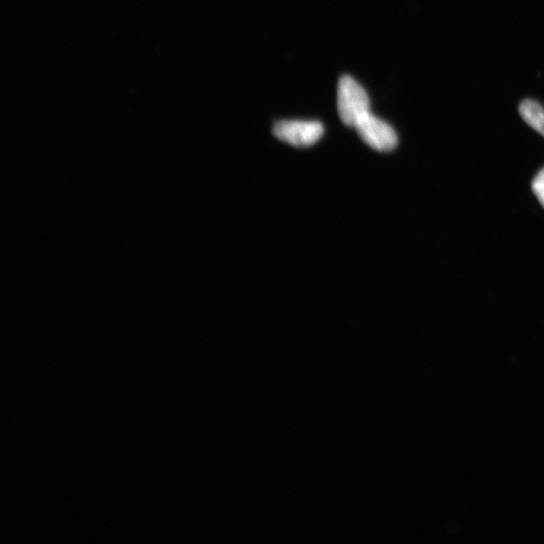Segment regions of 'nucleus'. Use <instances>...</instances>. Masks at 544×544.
I'll return each mask as SVG.
<instances>
[{
    "mask_svg": "<svg viewBox=\"0 0 544 544\" xmlns=\"http://www.w3.org/2000/svg\"><path fill=\"white\" fill-rule=\"evenodd\" d=\"M338 113L341 121L354 127L370 112V100L365 89L352 77L343 76L338 84Z\"/></svg>",
    "mask_w": 544,
    "mask_h": 544,
    "instance_id": "f257e3e1",
    "label": "nucleus"
},
{
    "mask_svg": "<svg viewBox=\"0 0 544 544\" xmlns=\"http://www.w3.org/2000/svg\"><path fill=\"white\" fill-rule=\"evenodd\" d=\"M277 139L297 148L315 145L324 134V125L319 121L284 120L275 124Z\"/></svg>",
    "mask_w": 544,
    "mask_h": 544,
    "instance_id": "f03ea898",
    "label": "nucleus"
},
{
    "mask_svg": "<svg viewBox=\"0 0 544 544\" xmlns=\"http://www.w3.org/2000/svg\"><path fill=\"white\" fill-rule=\"evenodd\" d=\"M360 139L378 152H391L398 144L395 130L385 121L371 112L365 115L355 126Z\"/></svg>",
    "mask_w": 544,
    "mask_h": 544,
    "instance_id": "7ed1b4c3",
    "label": "nucleus"
},
{
    "mask_svg": "<svg viewBox=\"0 0 544 544\" xmlns=\"http://www.w3.org/2000/svg\"><path fill=\"white\" fill-rule=\"evenodd\" d=\"M521 118L535 131L544 136V109L534 100H524L519 105Z\"/></svg>",
    "mask_w": 544,
    "mask_h": 544,
    "instance_id": "20e7f679",
    "label": "nucleus"
},
{
    "mask_svg": "<svg viewBox=\"0 0 544 544\" xmlns=\"http://www.w3.org/2000/svg\"><path fill=\"white\" fill-rule=\"evenodd\" d=\"M532 191L544 208V169L541 170L533 180Z\"/></svg>",
    "mask_w": 544,
    "mask_h": 544,
    "instance_id": "39448f33",
    "label": "nucleus"
}]
</instances>
